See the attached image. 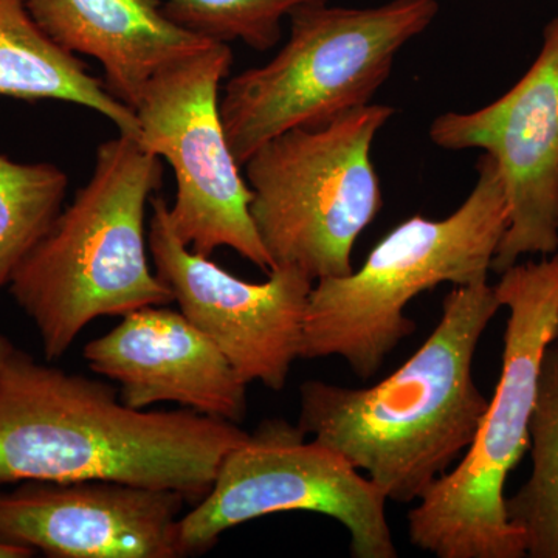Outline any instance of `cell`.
I'll return each instance as SVG.
<instances>
[{
  "mask_svg": "<svg viewBox=\"0 0 558 558\" xmlns=\"http://www.w3.org/2000/svg\"><path fill=\"white\" fill-rule=\"evenodd\" d=\"M428 134L440 149H480L497 163L509 222L492 270L501 275L523 256L558 252V16L512 89L473 112L440 113Z\"/></svg>",
  "mask_w": 558,
  "mask_h": 558,
  "instance_id": "cell-10",
  "label": "cell"
},
{
  "mask_svg": "<svg viewBox=\"0 0 558 558\" xmlns=\"http://www.w3.org/2000/svg\"><path fill=\"white\" fill-rule=\"evenodd\" d=\"M35 554V550L25 548V546L9 545L0 542V558H28Z\"/></svg>",
  "mask_w": 558,
  "mask_h": 558,
  "instance_id": "cell-19",
  "label": "cell"
},
{
  "mask_svg": "<svg viewBox=\"0 0 558 558\" xmlns=\"http://www.w3.org/2000/svg\"><path fill=\"white\" fill-rule=\"evenodd\" d=\"M387 501L339 451L270 418L226 454L208 494L180 519V543L185 556L204 553L231 527L304 510L339 521L352 557L396 558Z\"/></svg>",
  "mask_w": 558,
  "mask_h": 558,
  "instance_id": "cell-9",
  "label": "cell"
},
{
  "mask_svg": "<svg viewBox=\"0 0 558 558\" xmlns=\"http://www.w3.org/2000/svg\"><path fill=\"white\" fill-rule=\"evenodd\" d=\"M554 344H557L558 347V323H557V329H556V336H554V341H553Z\"/></svg>",
  "mask_w": 558,
  "mask_h": 558,
  "instance_id": "cell-21",
  "label": "cell"
},
{
  "mask_svg": "<svg viewBox=\"0 0 558 558\" xmlns=\"http://www.w3.org/2000/svg\"><path fill=\"white\" fill-rule=\"evenodd\" d=\"M16 349L17 348L11 343L10 339L0 336V369L5 366V363L9 362L11 355H13V352L16 351Z\"/></svg>",
  "mask_w": 558,
  "mask_h": 558,
  "instance_id": "cell-20",
  "label": "cell"
},
{
  "mask_svg": "<svg viewBox=\"0 0 558 558\" xmlns=\"http://www.w3.org/2000/svg\"><path fill=\"white\" fill-rule=\"evenodd\" d=\"M0 97L83 106L112 121L120 134L138 137L137 116L40 31L24 0H0Z\"/></svg>",
  "mask_w": 558,
  "mask_h": 558,
  "instance_id": "cell-15",
  "label": "cell"
},
{
  "mask_svg": "<svg viewBox=\"0 0 558 558\" xmlns=\"http://www.w3.org/2000/svg\"><path fill=\"white\" fill-rule=\"evenodd\" d=\"M148 247L154 271L179 311L220 349L238 376L281 391L301 359L314 281L293 267L271 270L266 282L234 277L180 241L170 204L159 196L150 199Z\"/></svg>",
  "mask_w": 558,
  "mask_h": 558,
  "instance_id": "cell-11",
  "label": "cell"
},
{
  "mask_svg": "<svg viewBox=\"0 0 558 558\" xmlns=\"http://www.w3.org/2000/svg\"><path fill=\"white\" fill-rule=\"evenodd\" d=\"M40 31L72 54L100 62L110 94L134 112L154 76L207 49L165 14L161 0H24Z\"/></svg>",
  "mask_w": 558,
  "mask_h": 558,
  "instance_id": "cell-14",
  "label": "cell"
},
{
  "mask_svg": "<svg viewBox=\"0 0 558 558\" xmlns=\"http://www.w3.org/2000/svg\"><path fill=\"white\" fill-rule=\"evenodd\" d=\"M189 502L117 481H25L0 494V542L57 558H178Z\"/></svg>",
  "mask_w": 558,
  "mask_h": 558,
  "instance_id": "cell-12",
  "label": "cell"
},
{
  "mask_svg": "<svg viewBox=\"0 0 558 558\" xmlns=\"http://www.w3.org/2000/svg\"><path fill=\"white\" fill-rule=\"evenodd\" d=\"M248 433L194 410L148 411L116 388L13 352L0 369V486L101 480L180 492L194 505Z\"/></svg>",
  "mask_w": 558,
  "mask_h": 558,
  "instance_id": "cell-1",
  "label": "cell"
},
{
  "mask_svg": "<svg viewBox=\"0 0 558 558\" xmlns=\"http://www.w3.org/2000/svg\"><path fill=\"white\" fill-rule=\"evenodd\" d=\"M330 0H165V14L186 31L215 43L241 40L270 50L281 39L284 17Z\"/></svg>",
  "mask_w": 558,
  "mask_h": 558,
  "instance_id": "cell-18",
  "label": "cell"
},
{
  "mask_svg": "<svg viewBox=\"0 0 558 558\" xmlns=\"http://www.w3.org/2000/svg\"><path fill=\"white\" fill-rule=\"evenodd\" d=\"M475 186L446 219L413 216L389 231L359 270L315 281L301 359L341 357L366 380L416 330L407 306L440 284L487 282L509 222L505 183L492 156L476 161Z\"/></svg>",
  "mask_w": 558,
  "mask_h": 558,
  "instance_id": "cell-4",
  "label": "cell"
},
{
  "mask_svg": "<svg viewBox=\"0 0 558 558\" xmlns=\"http://www.w3.org/2000/svg\"><path fill=\"white\" fill-rule=\"evenodd\" d=\"M231 65L229 44L213 43L157 73L134 110L137 140L174 171L170 218L180 241L204 256L229 247L270 274L269 253L250 215L252 190L219 116Z\"/></svg>",
  "mask_w": 558,
  "mask_h": 558,
  "instance_id": "cell-8",
  "label": "cell"
},
{
  "mask_svg": "<svg viewBox=\"0 0 558 558\" xmlns=\"http://www.w3.org/2000/svg\"><path fill=\"white\" fill-rule=\"evenodd\" d=\"M499 310L487 282L453 286L432 336L387 379L369 388L304 381L299 427L363 470L391 501H418L464 457L486 413L473 359Z\"/></svg>",
  "mask_w": 558,
  "mask_h": 558,
  "instance_id": "cell-2",
  "label": "cell"
},
{
  "mask_svg": "<svg viewBox=\"0 0 558 558\" xmlns=\"http://www.w3.org/2000/svg\"><path fill=\"white\" fill-rule=\"evenodd\" d=\"M532 470L506 498L510 523L524 538L526 557L558 558V347L550 344L539 369L537 400L529 425Z\"/></svg>",
  "mask_w": 558,
  "mask_h": 558,
  "instance_id": "cell-16",
  "label": "cell"
},
{
  "mask_svg": "<svg viewBox=\"0 0 558 558\" xmlns=\"http://www.w3.org/2000/svg\"><path fill=\"white\" fill-rule=\"evenodd\" d=\"M83 355L94 373L119 384L121 402L131 409L174 402L233 424L247 414V384L180 311L130 312Z\"/></svg>",
  "mask_w": 558,
  "mask_h": 558,
  "instance_id": "cell-13",
  "label": "cell"
},
{
  "mask_svg": "<svg viewBox=\"0 0 558 558\" xmlns=\"http://www.w3.org/2000/svg\"><path fill=\"white\" fill-rule=\"evenodd\" d=\"M68 189V174L57 165L0 154V292L60 215Z\"/></svg>",
  "mask_w": 558,
  "mask_h": 558,
  "instance_id": "cell-17",
  "label": "cell"
},
{
  "mask_svg": "<svg viewBox=\"0 0 558 558\" xmlns=\"http://www.w3.org/2000/svg\"><path fill=\"white\" fill-rule=\"evenodd\" d=\"M161 182L163 161L137 137L106 140L89 182L14 270L7 289L38 329L47 362L94 319L172 303L148 260L146 215Z\"/></svg>",
  "mask_w": 558,
  "mask_h": 558,
  "instance_id": "cell-3",
  "label": "cell"
},
{
  "mask_svg": "<svg viewBox=\"0 0 558 558\" xmlns=\"http://www.w3.org/2000/svg\"><path fill=\"white\" fill-rule=\"evenodd\" d=\"M509 318L498 387L475 438L410 510L411 545L438 558L526 557L505 486L529 447L539 369L558 323V252L517 263L494 286Z\"/></svg>",
  "mask_w": 558,
  "mask_h": 558,
  "instance_id": "cell-5",
  "label": "cell"
},
{
  "mask_svg": "<svg viewBox=\"0 0 558 558\" xmlns=\"http://www.w3.org/2000/svg\"><path fill=\"white\" fill-rule=\"evenodd\" d=\"M395 113L369 102L326 126L278 135L250 157V215L271 270L293 267L314 282L354 271L355 241L384 205L371 149Z\"/></svg>",
  "mask_w": 558,
  "mask_h": 558,
  "instance_id": "cell-7",
  "label": "cell"
},
{
  "mask_svg": "<svg viewBox=\"0 0 558 558\" xmlns=\"http://www.w3.org/2000/svg\"><path fill=\"white\" fill-rule=\"evenodd\" d=\"M438 13V0H391L371 9L323 3L295 11L284 47L220 89V121L238 165L244 168L278 135L326 126L373 102L399 51Z\"/></svg>",
  "mask_w": 558,
  "mask_h": 558,
  "instance_id": "cell-6",
  "label": "cell"
}]
</instances>
